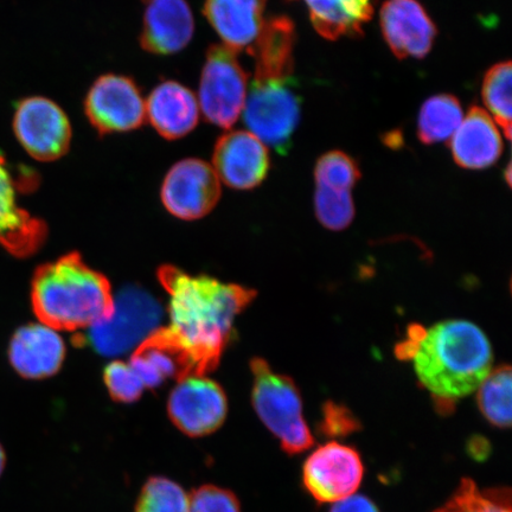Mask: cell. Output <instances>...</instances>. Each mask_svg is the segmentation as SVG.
I'll return each instance as SVG.
<instances>
[{
    "instance_id": "6da1fadb",
    "label": "cell",
    "mask_w": 512,
    "mask_h": 512,
    "mask_svg": "<svg viewBox=\"0 0 512 512\" xmlns=\"http://www.w3.org/2000/svg\"><path fill=\"white\" fill-rule=\"evenodd\" d=\"M395 354L401 361L413 362L419 382L444 414L478 389L494 360L483 330L462 319L446 320L428 330L420 324L409 325Z\"/></svg>"
},
{
    "instance_id": "7a4b0ae2",
    "label": "cell",
    "mask_w": 512,
    "mask_h": 512,
    "mask_svg": "<svg viewBox=\"0 0 512 512\" xmlns=\"http://www.w3.org/2000/svg\"><path fill=\"white\" fill-rule=\"evenodd\" d=\"M158 278L169 294V329L189 350L198 375L206 376L219 366L234 320L256 292L207 275L194 277L174 266L160 267Z\"/></svg>"
},
{
    "instance_id": "3957f363",
    "label": "cell",
    "mask_w": 512,
    "mask_h": 512,
    "mask_svg": "<svg viewBox=\"0 0 512 512\" xmlns=\"http://www.w3.org/2000/svg\"><path fill=\"white\" fill-rule=\"evenodd\" d=\"M31 304L40 322L54 330L93 328L114 311L111 284L78 253L37 268L31 281Z\"/></svg>"
},
{
    "instance_id": "277c9868",
    "label": "cell",
    "mask_w": 512,
    "mask_h": 512,
    "mask_svg": "<svg viewBox=\"0 0 512 512\" xmlns=\"http://www.w3.org/2000/svg\"><path fill=\"white\" fill-rule=\"evenodd\" d=\"M253 374L252 402L259 419L290 456L303 453L315 439L303 414V399L291 377L274 373L262 358L251 361Z\"/></svg>"
},
{
    "instance_id": "5b68a950",
    "label": "cell",
    "mask_w": 512,
    "mask_h": 512,
    "mask_svg": "<svg viewBox=\"0 0 512 512\" xmlns=\"http://www.w3.org/2000/svg\"><path fill=\"white\" fill-rule=\"evenodd\" d=\"M300 106L302 100L294 92V79H254L243 118L248 132L285 155L299 124Z\"/></svg>"
},
{
    "instance_id": "8992f818",
    "label": "cell",
    "mask_w": 512,
    "mask_h": 512,
    "mask_svg": "<svg viewBox=\"0 0 512 512\" xmlns=\"http://www.w3.org/2000/svg\"><path fill=\"white\" fill-rule=\"evenodd\" d=\"M234 50L210 47L200 83V110L208 123L229 130L245 110L248 76Z\"/></svg>"
},
{
    "instance_id": "52a82bcc",
    "label": "cell",
    "mask_w": 512,
    "mask_h": 512,
    "mask_svg": "<svg viewBox=\"0 0 512 512\" xmlns=\"http://www.w3.org/2000/svg\"><path fill=\"white\" fill-rule=\"evenodd\" d=\"M162 316L159 303L150 293L127 287L114 300L112 317L91 328L89 343L104 356L125 354L159 329Z\"/></svg>"
},
{
    "instance_id": "ba28073f",
    "label": "cell",
    "mask_w": 512,
    "mask_h": 512,
    "mask_svg": "<svg viewBox=\"0 0 512 512\" xmlns=\"http://www.w3.org/2000/svg\"><path fill=\"white\" fill-rule=\"evenodd\" d=\"M14 132L23 149L40 162H54L66 156L72 144V126L67 114L43 96H31L19 102Z\"/></svg>"
},
{
    "instance_id": "9c48e42d",
    "label": "cell",
    "mask_w": 512,
    "mask_h": 512,
    "mask_svg": "<svg viewBox=\"0 0 512 512\" xmlns=\"http://www.w3.org/2000/svg\"><path fill=\"white\" fill-rule=\"evenodd\" d=\"M169 418L190 438L207 437L226 421L228 400L224 390L206 376L192 375L178 381L168 401Z\"/></svg>"
},
{
    "instance_id": "30bf717a",
    "label": "cell",
    "mask_w": 512,
    "mask_h": 512,
    "mask_svg": "<svg viewBox=\"0 0 512 512\" xmlns=\"http://www.w3.org/2000/svg\"><path fill=\"white\" fill-rule=\"evenodd\" d=\"M363 476L360 453L337 441L318 447L303 467L305 489L318 503L335 504L356 495Z\"/></svg>"
},
{
    "instance_id": "8fae6325",
    "label": "cell",
    "mask_w": 512,
    "mask_h": 512,
    "mask_svg": "<svg viewBox=\"0 0 512 512\" xmlns=\"http://www.w3.org/2000/svg\"><path fill=\"white\" fill-rule=\"evenodd\" d=\"M89 123L101 136L137 130L146 121L145 100L126 76L102 75L89 89L85 101Z\"/></svg>"
},
{
    "instance_id": "7c38bea8",
    "label": "cell",
    "mask_w": 512,
    "mask_h": 512,
    "mask_svg": "<svg viewBox=\"0 0 512 512\" xmlns=\"http://www.w3.org/2000/svg\"><path fill=\"white\" fill-rule=\"evenodd\" d=\"M221 197V181L213 166L201 159H184L165 176L162 202L171 215L182 220H198L216 207Z\"/></svg>"
},
{
    "instance_id": "4fadbf2b",
    "label": "cell",
    "mask_w": 512,
    "mask_h": 512,
    "mask_svg": "<svg viewBox=\"0 0 512 512\" xmlns=\"http://www.w3.org/2000/svg\"><path fill=\"white\" fill-rule=\"evenodd\" d=\"M30 187L31 178L16 177L8 162L0 155V247L17 258H28L47 239V224L18 206L17 192L22 185Z\"/></svg>"
},
{
    "instance_id": "5bb4252c",
    "label": "cell",
    "mask_w": 512,
    "mask_h": 512,
    "mask_svg": "<svg viewBox=\"0 0 512 512\" xmlns=\"http://www.w3.org/2000/svg\"><path fill=\"white\" fill-rule=\"evenodd\" d=\"M211 166L229 188L252 190L265 181L270 171V153L251 132H228L217 140Z\"/></svg>"
},
{
    "instance_id": "9a60e30c",
    "label": "cell",
    "mask_w": 512,
    "mask_h": 512,
    "mask_svg": "<svg viewBox=\"0 0 512 512\" xmlns=\"http://www.w3.org/2000/svg\"><path fill=\"white\" fill-rule=\"evenodd\" d=\"M382 35L398 59H422L430 53L437 27L418 0H387L380 14Z\"/></svg>"
},
{
    "instance_id": "2e32d148",
    "label": "cell",
    "mask_w": 512,
    "mask_h": 512,
    "mask_svg": "<svg viewBox=\"0 0 512 512\" xmlns=\"http://www.w3.org/2000/svg\"><path fill=\"white\" fill-rule=\"evenodd\" d=\"M130 364L149 389L170 379L181 381L198 375L194 358L169 328H159L144 339L134 350Z\"/></svg>"
},
{
    "instance_id": "e0dca14e",
    "label": "cell",
    "mask_w": 512,
    "mask_h": 512,
    "mask_svg": "<svg viewBox=\"0 0 512 512\" xmlns=\"http://www.w3.org/2000/svg\"><path fill=\"white\" fill-rule=\"evenodd\" d=\"M64 358L63 339L56 330L42 323L24 325L11 338L9 360L24 379H48L61 369Z\"/></svg>"
},
{
    "instance_id": "ac0fdd59",
    "label": "cell",
    "mask_w": 512,
    "mask_h": 512,
    "mask_svg": "<svg viewBox=\"0 0 512 512\" xmlns=\"http://www.w3.org/2000/svg\"><path fill=\"white\" fill-rule=\"evenodd\" d=\"M145 6L142 48L156 55L183 50L195 31L194 16L185 0H142Z\"/></svg>"
},
{
    "instance_id": "d6986e66",
    "label": "cell",
    "mask_w": 512,
    "mask_h": 512,
    "mask_svg": "<svg viewBox=\"0 0 512 512\" xmlns=\"http://www.w3.org/2000/svg\"><path fill=\"white\" fill-rule=\"evenodd\" d=\"M267 0H206L204 15L223 46L239 53L252 49L264 27Z\"/></svg>"
},
{
    "instance_id": "ffe728a7",
    "label": "cell",
    "mask_w": 512,
    "mask_h": 512,
    "mask_svg": "<svg viewBox=\"0 0 512 512\" xmlns=\"http://www.w3.org/2000/svg\"><path fill=\"white\" fill-rule=\"evenodd\" d=\"M454 162L467 170H483L498 162L503 152L501 132L480 107H471L450 139Z\"/></svg>"
},
{
    "instance_id": "44dd1931",
    "label": "cell",
    "mask_w": 512,
    "mask_h": 512,
    "mask_svg": "<svg viewBox=\"0 0 512 512\" xmlns=\"http://www.w3.org/2000/svg\"><path fill=\"white\" fill-rule=\"evenodd\" d=\"M146 119L165 139H181L197 126L200 106L194 93L176 81L160 83L145 101Z\"/></svg>"
},
{
    "instance_id": "7402d4cb",
    "label": "cell",
    "mask_w": 512,
    "mask_h": 512,
    "mask_svg": "<svg viewBox=\"0 0 512 512\" xmlns=\"http://www.w3.org/2000/svg\"><path fill=\"white\" fill-rule=\"evenodd\" d=\"M296 28L290 18L268 19L252 49L255 57V80L293 79Z\"/></svg>"
},
{
    "instance_id": "603a6c76",
    "label": "cell",
    "mask_w": 512,
    "mask_h": 512,
    "mask_svg": "<svg viewBox=\"0 0 512 512\" xmlns=\"http://www.w3.org/2000/svg\"><path fill=\"white\" fill-rule=\"evenodd\" d=\"M313 28L326 40L362 35L374 15L373 0H303Z\"/></svg>"
},
{
    "instance_id": "cb8c5ba5",
    "label": "cell",
    "mask_w": 512,
    "mask_h": 512,
    "mask_svg": "<svg viewBox=\"0 0 512 512\" xmlns=\"http://www.w3.org/2000/svg\"><path fill=\"white\" fill-rule=\"evenodd\" d=\"M463 108L456 96L434 95L422 105L418 119V136L426 145L450 140L462 124Z\"/></svg>"
},
{
    "instance_id": "d4e9b609",
    "label": "cell",
    "mask_w": 512,
    "mask_h": 512,
    "mask_svg": "<svg viewBox=\"0 0 512 512\" xmlns=\"http://www.w3.org/2000/svg\"><path fill=\"white\" fill-rule=\"evenodd\" d=\"M477 390V405L485 420L501 430L510 428L512 418L510 366L502 364V366L491 369Z\"/></svg>"
},
{
    "instance_id": "484cf974",
    "label": "cell",
    "mask_w": 512,
    "mask_h": 512,
    "mask_svg": "<svg viewBox=\"0 0 512 512\" xmlns=\"http://www.w3.org/2000/svg\"><path fill=\"white\" fill-rule=\"evenodd\" d=\"M434 512H511L510 490H482L473 480L465 478L443 507Z\"/></svg>"
},
{
    "instance_id": "4316f807",
    "label": "cell",
    "mask_w": 512,
    "mask_h": 512,
    "mask_svg": "<svg viewBox=\"0 0 512 512\" xmlns=\"http://www.w3.org/2000/svg\"><path fill=\"white\" fill-rule=\"evenodd\" d=\"M511 78V62L497 63L486 73L482 89L490 117L495 119L508 140L511 138L512 125Z\"/></svg>"
},
{
    "instance_id": "83f0119b",
    "label": "cell",
    "mask_w": 512,
    "mask_h": 512,
    "mask_svg": "<svg viewBox=\"0 0 512 512\" xmlns=\"http://www.w3.org/2000/svg\"><path fill=\"white\" fill-rule=\"evenodd\" d=\"M134 512H189V497L174 480L153 476L140 490Z\"/></svg>"
},
{
    "instance_id": "f1b7e54d",
    "label": "cell",
    "mask_w": 512,
    "mask_h": 512,
    "mask_svg": "<svg viewBox=\"0 0 512 512\" xmlns=\"http://www.w3.org/2000/svg\"><path fill=\"white\" fill-rule=\"evenodd\" d=\"M317 187L351 192L361 179V170L355 159L341 151L325 153L318 159L315 168Z\"/></svg>"
},
{
    "instance_id": "f546056e",
    "label": "cell",
    "mask_w": 512,
    "mask_h": 512,
    "mask_svg": "<svg viewBox=\"0 0 512 512\" xmlns=\"http://www.w3.org/2000/svg\"><path fill=\"white\" fill-rule=\"evenodd\" d=\"M315 213L326 229L341 232L347 229L355 219V203L351 192H339L317 187L315 194Z\"/></svg>"
},
{
    "instance_id": "4dcf8cb0",
    "label": "cell",
    "mask_w": 512,
    "mask_h": 512,
    "mask_svg": "<svg viewBox=\"0 0 512 512\" xmlns=\"http://www.w3.org/2000/svg\"><path fill=\"white\" fill-rule=\"evenodd\" d=\"M104 379L114 401L133 403L142 398L145 386L131 364L121 361L108 364Z\"/></svg>"
},
{
    "instance_id": "1f68e13d",
    "label": "cell",
    "mask_w": 512,
    "mask_h": 512,
    "mask_svg": "<svg viewBox=\"0 0 512 512\" xmlns=\"http://www.w3.org/2000/svg\"><path fill=\"white\" fill-rule=\"evenodd\" d=\"M189 512H242L233 491L213 484L198 486L189 497Z\"/></svg>"
},
{
    "instance_id": "d6a6232c",
    "label": "cell",
    "mask_w": 512,
    "mask_h": 512,
    "mask_svg": "<svg viewBox=\"0 0 512 512\" xmlns=\"http://www.w3.org/2000/svg\"><path fill=\"white\" fill-rule=\"evenodd\" d=\"M319 431L325 437L344 438L361 430V422L348 407L334 401H326L323 406Z\"/></svg>"
},
{
    "instance_id": "836d02e7",
    "label": "cell",
    "mask_w": 512,
    "mask_h": 512,
    "mask_svg": "<svg viewBox=\"0 0 512 512\" xmlns=\"http://www.w3.org/2000/svg\"><path fill=\"white\" fill-rule=\"evenodd\" d=\"M330 512H380V510L368 497L352 495L335 503Z\"/></svg>"
},
{
    "instance_id": "e575fe53",
    "label": "cell",
    "mask_w": 512,
    "mask_h": 512,
    "mask_svg": "<svg viewBox=\"0 0 512 512\" xmlns=\"http://www.w3.org/2000/svg\"><path fill=\"white\" fill-rule=\"evenodd\" d=\"M467 450H469L473 458L477 460H484L489 456L490 444L485 438L475 437L470 440L469 445H467Z\"/></svg>"
},
{
    "instance_id": "d590c367",
    "label": "cell",
    "mask_w": 512,
    "mask_h": 512,
    "mask_svg": "<svg viewBox=\"0 0 512 512\" xmlns=\"http://www.w3.org/2000/svg\"><path fill=\"white\" fill-rule=\"evenodd\" d=\"M6 466V452L2 444H0V477H2Z\"/></svg>"
},
{
    "instance_id": "8d00e7d4",
    "label": "cell",
    "mask_w": 512,
    "mask_h": 512,
    "mask_svg": "<svg viewBox=\"0 0 512 512\" xmlns=\"http://www.w3.org/2000/svg\"><path fill=\"white\" fill-rule=\"evenodd\" d=\"M505 181L511 185V165H508L507 172H505Z\"/></svg>"
}]
</instances>
